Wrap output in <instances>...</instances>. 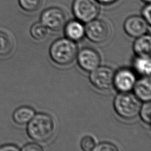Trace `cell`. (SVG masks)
Segmentation results:
<instances>
[{
  "mask_svg": "<svg viewBox=\"0 0 151 151\" xmlns=\"http://www.w3.org/2000/svg\"><path fill=\"white\" fill-rule=\"evenodd\" d=\"M19 6L27 12H34L41 5V0H18Z\"/></svg>",
  "mask_w": 151,
  "mask_h": 151,
  "instance_id": "18",
  "label": "cell"
},
{
  "mask_svg": "<svg viewBox=\"0 0 151 151\" xmlns=\"http://www.w3.org/2000/svg\"><path fill=\"white\" fill-rule=\"evenodd\" d=\"M113 106L116 113L122 119L132 120L139 113L140 102L137 97L129 92L120 93L114 99Z\"/></svg>",
  "mask_w": 151,
  "mask_h": 151,
  "instance_id": "3",
  "label": "cell"
},
{
  "mask_svg": "<svg viewBox=\"0 0 151 151\" xmlns=\"http://www.w3.org/2000/svg\"><path fill=\"white\" fill-rule=\"evenodd\" d=\"M50 55L51 60L59 65H68L77 57L78 48L75 41L67 38L55 40L51 45Z\"/></svg>",
  "mask_w": 151,
  "mask_h": 151,
  "instance_id": "2",
  "label": "cell"
},
{
  "mask_svg": "<svg viewBox=\"0 0 151 151\" xmlns=\"http://www.w3.org/2000/svg\"><path fill=\"white\" fill-rule=\"evenodd\" d=\"M96 146L95 140L91 136H84L80 142V146L84 151L93 150Z\"/></svg>",
  "mask_w": 151,
  "mask_h": 151,
  "instance_id": "20",
  "label": "cell"
},
{
  "mask_svg": "<svg viewBox=\"0 0 151 151\" xmlns=\"http://www.w3.org/2000/svg\"><path fill=\"white\" fill-rule=\"evenodd\" d=\"M64 28L67 38L73 41H80L85 35V28L82 22L78 20L67 22Z\"/></svg>",
  "mask_w": 151,
  "mask_h": 151,
  "instance_id": "12",
  "label": "cell"
},
{
  "mask_svg": "<svg viewBox=\"0 0 151 151\" xmlns=\"http://www.w3.org/2000/svg\"><path fill=\"white\" fill-rule=\"evenodd\" d=\"M114 74V73L110 67L100 66L91 71L89 79L97 89L106 90L113 86Z\"/></svg>",
  "mask_w": 151,
  "mask_h": 151,
  "instance_id": "7",
  "label": "cell"
},
{
  "mask_svg": "<svg viewBox=\"0 0 151 151\" xmlns=\"http://www.w3.org/2000/svg\"><path fill=\"white\" fill-rule=\"evenodd\" d=\"M98 3L104 5H110L114 3L117 0H96Z\"/></svg>",
  "mask_w": 151,
  "mask_h": 151,
  "instance_id": "25",
  "label": "cell"
},
{
  "mask_svg": "<svg viewBox=\"0 0 151 151\" xmlns=\"http://www.w3.org/2000/svg\"><path fill=\"white\" fill-rule=\"evenodd\" d=\"M35 114V110L31 107L24 106L18 107L13 113L14 121L18 124H25L32 119Z\"/></svg>",
  "mask_w": 151,
  "mask_h": 151,
  "instance_id": "14",
  "label": "cell"
},
{
  "mask_svg": "<svg viewBox=\"0 0 151 151\" xmlns=\"http://www.w3.org/2000/svg\"><path fill=\"white\" fill-rule=\"evenodd\" d=\"M30 34L36 40H42L47 38L50 34V29L42 22H36L30 29Z\"/></svg>",
  "mask_w": 151,
  "mask_h": 151,
  "instance_id": "17",
  "label": "cell"
},
{
  "mask_svg": "<svg viewBox=\"0 0 151 151\" xmlns=\"http://www.w3.org/2000/svg\"><path fill=\"white\" fill-rule=\"evenodd\" d=\"M85 34L93 42L101 44L109 39L111 31L109 25L105 21L96 18L87 23Z\"/></svg>",
  "mask_w": 151,
  "mask_h": 151,
  "instance_id": "5",
  "label": "cell"
},
{
  "mask_svg": "<svg viewBox=\"0 0 151 151\" xmlns=\"http://www.w3.org/2000/svg\"><path fill=\"white\" fill-rule=\"evenodd\" d=\"M133 89L135 96L139 100L144 102L150 101L151 85L149 76L143 77L136 81Z\"/></svg>",
  "mask_w": 151,
  "mask_h": 151,
  "instance_id": "11",
  "label": "cell"
},
{
  "mask_svg": "<svg viewBox=\"0 0 151 151\" xmlns=\"http://www.w3.org/2000/svg\"><path fill=\"white\" fill-rule=\"evenodd\" d=\"M55 130V122L52 116L47 113L35 114L28 123V134L36 142H44L50 140L54 135Z\"/></svg>",
  "mask_w": 151,
  "mask_h": 151,
  "instance_id": "1",
  "label": "cell"
},
{
  "mask_svg": "<svg viewBox=\"0 0 151 151\" xmlns=\"http://www.w3.org/2000/svg\"><path fill=\"white\" fill-rule=\"evenodd\" d=\"M20 150V149L12 144H8V145H5L0 147V151H18Z\"/></svg>",
  "mask_w": 151,
  "mask_h": 151,
  "instance_id": "24",
  "label": "cell"
},
{
  "mask_svg": "<svg viewBox=\"0 0 151 151\" xmlns=\"http://www.w3.org/2000/svg\"><path fill=\"white\" fill-rule=\"evenodd\" d=\"M143 2H145L146 4H150V1L151 0H142Z\"/></svg>",
  "mask_w": 151,
  "mask_h": 151,
  "instance_id": "26",
  "label": "cell"
},
{
  "mask_svg": "<svg viewBox=\"0 0 151 151\" xmlns=\"http://www.w3.org/2000/svg\"><path fill=\"white\" fill-rule=\"evenodd\" d=\"M136 81L134 72L129 68H123L114 73L113 85L120 93L129 92L133 88Z\"/></svg>",
  "mask_w": 151,
  "mask_h": 151,
  "instance_id": "9",
  "label": "cell"
},
{
  "mask_svg": "<svg viewBox=\"0 0 151 151\" xmlns=\"http://www.w3.org/2000/svg\"><path fill=\"white\" fill-rule=\"evenodd\" d=\"M94 151H117V147L113 144L109 142H103L96 146Z\"/></svg>",
  "mask_w": 151,
  "mask_h": 151,
  "instance_id": "21",
  "label": "cell"
},
{
  "mask_svg": "<svg viewBox=\"0 0 151 151\" xmlns=\"http://www.w3.org/2000/svg\"><path fill=\"white\" fill-rule=\"evenodd\" d=\"M40 21L50 30L59 31L64 28L67 23V16L62 9L51 7L42 12Z\"/></svg>",
  "mask_w": 151,
  "mask_h": 151,
  "instance_id": "6",
  "label": "cell"
},
{
  "mask_svg": "<svg viewBox=\"0 0 151 151\" xmlns=\"http://www.w3.org/2000/svg\"><path fill=\"white\" fill-rule=\"evenodd\" d=\"M14 48V42L11 36L0 31V56L9 55Z\"/></svg>",
  "mask_w": 151,
  "mask_h": 151,
  "instance_id": "16",
  "label": "cell"
},
{
  "mask_svg": "<svg viewBox=\"0 0 151 151\" xmlns=\"http://www.w3.org/2000/svg\"><path fill=\"white\" fill-rule=\"evenodd\" d=\"M72 11L78 21L88 23L97 18L100 9L96 0H74Z\"/></svg>",
  "mask_w": 151,
  "mask_h": 151,
  "instance_id": "4",
  "label": "cell"
},
{
  "mask_svg": "<svg viewBox=\"0 0 151 151\" xmlns=\"http://www.w3.org/2000/svg\"><path fill=\"white\" fill-rule=\"evenodd\" d=\"M151 6L150 4H146V5L143 8L142 10V17L147 22V23L150 25L151 23V17H150Z\"/></svg>",
  "mask_w": 151,
  "mask_h": 151,
  "instance_id": "22",
  "label": "cell"
},
{
  "mask_svg": "<svg viewBox=\"0 0 151 151\" xmlns=\"http://www.w3.org/2000/svg\"><path fill=\"white\" fill-rule=\"evenodd\" d=\"M149 25L142 17L133 15L128 17L124 23L126 33L133 38H137L146 34Z\"/></svg>",
  "mask_w": 151,
  "mask_h": 151,
  "instance_id": "10",
  "label": "cell"
},
{
  "mask_svg": "<svg viewBox=\"0 0 151 151\" xmlns=\"http://www.w3.org/2000/svg\"><path fill=\"white\" fill-rule=\"evenodd\" d=\"M23 151H41L43 148L39 145L35 143H28L25 145L21 149Z\"/></svg>",
  "mask_w": 151,
  "mask_h": 151,
  "instance_id": "23",
  "label": "cell"
},
{
  "mask_svg": "<svg viewBox=\"0 0 151 151\" xmlns=\"http://www.w3.org/2000/svg\"><path fill=\"white\" fill-rule=\"evenodd\" d=\"M150 110L151 104L149 101H145L142 106H140L139 113L143 122L147 124L150 123Z\"/></svg>",
  "mask_w": 151,
  "mask_h": 151,
  "instance_id": "19",
  "label": "cell"
},
{
  "mask_svg": "<svg viewBox=\"0 0 151 151\" xmlns=\"http://www.w3.org/2000/svg\"><path fill=\"white\" fill-rule=\"evenodd\" d=\"M150 36L144 34L137 38L133 44V50L137 56L150 57Z\"/></svg>",
  "mask_w": 151,
  "mask_h": 151,
  "instance_id": "13",
  "label": "cell"
},
{
  "mask_svg": "<svg viewBox=\"0 0 151 151\" xmlns=\"http://www.w3.org/2000/svg\"><path fill=\"white\" fill-rule=\"evenodd\" d=\"M133 65L134 69L139 73L149 76L151 71L150 57H139L134 60Z\"/></svg>",
  "mask_w": 151,
  "mask_h": 151,
  "instance_id": "15",
  "label": "cell"
},
{
  "mask_svg": "<svg viewBox=\"0 0 151 151\" xmlns=\"http://www.w3.org/2000/svg\"><path fill=\"white\" fill-rule=\"evenodd\" d=\"M77 63L80 67L85 71L91 72L100 63V57L97 51L91 48H83L78 52Z\"/></svg>",
  "mask_w": 151,
  "mask_h": 151,
  "instance_id": "8",
  "label": "cell"
}]
</instances>
